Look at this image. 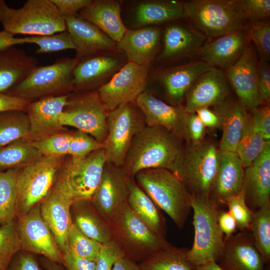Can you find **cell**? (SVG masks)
Segmentation results:
<instances>
[{"label": "cell", "instance_id": "obj_1", "mask_svg": "<svg viewBox=\"0 0 270 270\" xmlns=\"http://www.w3.org/2000/svg\"><path fill=\"white\" fill-rule=\"evenodd\" d=\"M181 140L162 126H146L132 139L122 166L134 178L146 169L172 171L182 148Z\"/></svg>", "mask_w": 270, "mask_h": 270}, {"label": "cell", "instance_id": "obj_2", "mask_svg": "<svg viewBox=\"0 0 270 270\" xmlns=\"http://www.w3.org/2000/svg\"><path fill=\"white\" fill-rule=\"evenodd\" d=\"M134 179L178 228L184 227L192 208L191 198L185 186L176 176L166 168H150L138 172Z\"/></svg>", "mask_w": 270, "mask_h": 270}, {"label": "cell", "instance_id": "obj_3", "mask_svg": "<svg viewBox=\"0 0 270 270\" xmlns=\"http://www.w3.org/2000/svg\"><path fill=\"white\" fill-rule=\"evenodd\" d=\"M218 151L215 144L204 140L182 147L171 172L191 196L210 198L218 170Z\"/></svg>", "mask_w": 270, "mask_h": 270}, {"label": "cell", "instance_id": "obj_4", "mask_svg": "<svg viewBox=\"0 0 270 270\" xmlns=\"http://www.w3.org/2000/svg\"><path fill=\"white\" fill-rule=\"evenodd\" d=\"M0 22L14 35H51L66 30L64 18L51 0H28L14 8L0 0Z\"/></svg>", "mask_w": 270, "mask_h": 270}, {"label": "cell", "instance_id": "obj_5", "mask_svg": "<svg viewBox=\"0 0 270 270\" xmlns=\"http://www.w3.org/2000/svg\"><path fill=\"white\" fill-rule=\"evenodd\" d=\"M190 198L194 236L192 246L186 251L187 260L192 268L210 261L217 262L224 244L218 224L220 206L208 198L190 196Z\"/></svg>", "mask_w": 270, "mask_h": 270}, {"label": "cell", "instance_id": "obj_6", "mask_svg": "<svg viewBox=\"0 0 270 270\" xmlns=\"http://www.w3.org/2000/svg\"><path fill=\"white\" fill-rule=\"evenodd\" d=\"M106 162L103 148L83 158L70 156L64 159L60 166L52 188L72 204L91 199L100 180Z\"/></svg>", "mask_w": 270, "mask_h": 270}, {"label": "cell", "instance_id": "obj_7", "mask_svg": "<svg viewBox=\"0 0 270 270\" xmlns=\"http://www.w3.org/2000/svg\"><path fill=\"white\" fill-rule=\"evenodd\" d=\"M114 242L124 258L143 262L172 246L166 238L150 230L133 212L127 203L111 222Z\"/></svg>", "mask_w": 270, "mask_h": 270}, {"label": "cell", "instance_id": "obj_8", "mask_svg": "<svg viewBox=\"0 0 270 270\" xmlns=\"http://www.w3.org/2000/svg\"><path fill=\"white\" fill-rule=\"evenodd\" d=\"M184 17L204 36L219 37L246 26L235 0H192L184 2Z\"/></svg>", "mask_w": 270, "mask_h": 270}, {"label": "cell", "instance_id": "obj_9", "mask_svg": "<svg viewBox=\"0 0 270 270\" xmlns=\"http://www.w3.org/2000/svg\"><path fill=\"white\" fill-rule=\"evenodd\" d=\"M79 62L76 58H62L52 64L38 66L25 79L6 94L31 101L67 94L74 90L73 72Z\"/></svg>", "mask_w": 270, "mask_h": 270}, {"label": "cell", "instance_id": "obj_10", "mask_svg": "<svg viewBox=\"0 0 270 270\" xmlns=\"http://www.w3.org/2000/svg\"><path fill=\"white\" fill-rule=\"evenodd\" d=\"M65 156H42L20 170L16 218L26 214L48 194Z\"/></svg>", "mask_w": 270, "mask_h": 270}, {"label": "cell", "instance_id": "obj_11", "mask_svg": "<svg viewBox=\"0 0 270 270\" xmlns=\"http://www.w3.org/2000/svg\"><path fill=\"white\" fill-rule=\"evenodd\" d=\"M108 135L103 142L106 162L122 166L134 138L146 126L142 112L135 102L120 105L109 111Z\"/></svg>", "mask_w": 270, "mask_h": 270}, {"label": "cell", "instance_id": "obj_12", "mask_svg": "<svg viewBox=\"0 0 270 270\" xmlns=\"http://www.w3.org/2000/svg\"><path fill=\"white\" fill-rule=\"evenodd\" d=\"M109 111L97 91H84L68 96L60 122L63 127L75 128L103 144L108 132L106 118Z\"/></svg>", "mask_w": 270, "mask_h": 270}, {"label": "cell", "instance_id": "obj_13", "mask_svg": "<svg viewBox=\"0 0 270 270\" xmlns=\"http://www.w3.org/2000/svg\"><path fill=\"white\" fill-rule=\"evenodd\" d=\"M132 178L122 166L106 162L91 200L99 214L110 224L128 203Z\"/></svg>", "mask_w": 270, "mask_h": 270}, {"label": "cell", "instance_id": "obj_14", "mask_svg": "<svg viewBox=\"0 0 270 270\" xmlns=\"http://www.w3.org/2000/svg\"><path fill=\"white\" fill-rule=\"evenodd\" d=\"M150 65H139L128 62L107 83L96 90L110 111L120 105L135 102L147 84Z\"/></svg>", "mask_w": 270, "mask_h": 270}, {"label": "cell", "instance_id": "obj_15", "mask_svg": "<svg viewBox=\"0 0 270 270\" xmlns=\"http://www.w3.org/2000/svg\"><path fill=\"white\" fill-rule=\"evenodd\" d=\"M16 218L21 250L40 254L61 264L62 254L42 216L40 203Z\"/></svg>", "mask_w": 270, "mask_h": 270}, {"label": "cell", "instance_id": "obj_16", "mask_svg": "<svg viewBox=\"0 0 270 270\" xmlns=\"http://www.w3.org/2000/svg\"><path fill=\"white\" fill-rule=\"evenodd\" d=\"M257 64L255 52L249 44L239 60L226 68L227 80L246 110H252L263 102L258 88Z\"/></svg>", "mask_w": 270, "mask_h": 270}, {"label": "cell", "instance_id": "obj_17", "mask_svg": "<svg viewBox=\"0 0 270 270\" xmlns=\"http://www.w3.org/2000/svg\"><path fill=\"white\" fill-rule=\"evenodd\" d=\"M135 102L144 114L147 126L164 128L180 140H187L188 113L180 106L169 105L144 91Z\"/></svg>", "mask_w": 270, "mask_h": 270}, {"label": "cell", "instance_id": "obj_18", "mask_svg": "<svg viewBox=\"0 0 270 270\" xmlns=\"http://www.w3.org/2000/svg\"><path fill=\"white\" fill-rule=\"evenodd\" d=\"M224 72L212 68L198 76L186 93L184 108L188 114L202 108L216 106L226 99L230 88Z\"/></svg>", "mask_w": 270, "mask_h": 270}, {"label": "cell", "instance_id": "obj_19", "mask_svg": "<svg viewBox=\"0 0 270 270\" xmlns=\"http://www.w3.org/2000/svg\"><path fill=\"white\" fill-rule=\"evenodd\" d=\"M68 96L45 97L29 104L26 109L30 124L27 140L32 142L62 131L60 118Z\"/></svg>", "mask_w": 270, "mask_h": 270}, {"label": "cell", "instance_id": "obj_20", "mask_svg": "<svg viewBox=\"0 0 270 270\" xmlns=\"http://www.w3.org/2000/svg\"><path fill=\"white\" fill-rule=\"evenodd\" d=\"M242 190L252 212L270 203V140L260 155L244 170Z\"/></svg>", "mask_w": 270, "mask_h": 270}, {"label": "cell", "instance_id": "obj_21", "mask_svg": "<svg viewBox=\"0 0 270 270\" xmlns=\"http://www.w3.org/2000/svg\"><path fill=\"white\" fill-rule=\"evenodd\" d=\"M64 18L66 30L75 46L76 58L80 60L101 50L120 51L116 42L90 22L80 16Z\"/></svg>", "mask_w": 270, "mask_h": 270}, {"label": "cell", "instance_id": "obj_22", "mask_svg": "<svg viewBox=\"0 0 270 270\" xmlns=\"http://www.w3.org/2000/svg\"><path fill=\"white\" fill-rule=\"evenodd\" d=\"M217 263L225 270H265L266 265L248 230L224 239L223 252Z\"/></svg>", "mask_w": 270, "mask_h": 270}, {"label": "cell", "instance_id": "obj_23", "mask_svg": "<svg viewBox=\"0 0 270 270\" xmlns=\"http://www.w3.org/2000/svg\"><path fill=\"white\" fill-rule=\"evenodd\" d=\"M236 152L219 150L218 168L210 198L217 204L224 205L226 200L242 189L244 170Z\"/></svg>", "mask_w": 270, "mask_h": 270}, {"label": "cell", "instance_id": "obj_24", "mask_svg": "<svg viewBox=\"0 0 270 270\" xmlns=\"http://www.w3.org/2000/svg\"><path fill=\"white\" fill-rule=\"evenodd\" d=\"M245 30H240L218 37L204 43L198 52L201 60L212 67L226 68L235 64L250 44Z\"/></svg>", "mask_w": 270, "mask_h": 270}, {"label": "cell", "instance_id": "obj_25", "mask_svg": "<svg viewBox=\"0 0 270 270\" xmlns=\"http://www.w3.org/2000/svg\"><path fill=\"white\" fill-rule=\"evenodd\" d=\"M72 203L53 189L40 202L42 216L51 231L62 253L67 248V237L72 224Z\"/></svg>", "mask_w": 270, "mask_h": 270}, {"label": "cell", "instance_id": "obj_26", "mask_svg": "<svg viewBox=\"0 0 270 270\" xmlns=\"http://www.w3.org/2000/svg\"><path fill=\"white\" fill-rule=\"evenodd\" d=\"M160 35V30L154 26L128 30L117 46L126 53L129 62L150 65L157 53Z\"/></svg>", "mask_w": 270, "mask_h": 270}, {"label": "cell", "instance_id": "obj_27", "mask_svg": "<svg viewBox=\"0 0 270 270\" xmlns=\"http://www.w3.org/2000/svg\"><path fill=\"white\" fill-rule=\"evenodd\" d=\"M70 212L72 224L82 234L102 244L114 242L111 224L101 216L91 199L73 202Z\"/></svg>", "mask_w": 270, "mask_h": 270}, {"label": "cell", "instance_id": "obj_28", "mask_svg": "<svg viewBox=\"0 0 270 270\" xmlns=\"http://www.w3.org/2000/svg\"><path fill=\"white\" fill-rule=\"evenodd\" d=\"M115 56L94 54L80 60L73 72L74 90L86 91L99 86L120 67Z\"/></svg>", "mask_w": 270, "mask_h": 270}, {"label": "cell", "instance_id": "obj_29", "mask_svg": "<svg viewBox=\"0 0 270 270\" xmlns=\"http://www.w3.org/2000/svg\"><path fill=\"white\" fill-rule=\"evenodd\" d=\"M120 10L118 1L95 0L80 10V16L94 24L117 43L128 30L122 20Z\"/></svg>", "mask_w": 270, "mask_h": 270}, {"label": "cell", "instance_id": "obj_30", "mask_svg": "<svg viewBox=\"0 0 270 270\" xmlns=\"http://www.w3.org/2000/svg\"><path fill=\"white\" fill-rule=\"evenodd\" d=\"M38 64L36 58L14 46L0 50V94L6 93L22 82Z\"/></svg>", "mask_w": 270, "mask_h": 270}, {"label": "cell", "instance_id": "obj_31", "mask_svg": "<svg viewBox=\"0 0 270 270\" xmlns=\"http://www.w3.org/2000/svg\"><path fill=\"white\" fill-rule=\"evenodd\" d=\"M212 68L200 60L164 72L160 77V80L172 105H180L196 78Z\"/></svg>", "mask_w": 270, "mask_h": 270}, {"label": "cell", "instance_id": "obj_32", "mask_svg": "<svg viewBox=\"0 0 270 270\" xmlns=\"http://www.w3.org/2000/svg\"><path fill=\"white\" fill-rule=\"evenodd\" d=\"M214 106L221 118L222 128L219 150L236 152L248 120L246 110L238 100L232 101L226 99Z\"/></svg>", "mask_w": 270, "mask_h": 270}, {"label": "cell", "instance_id": "obj_33", "mask_svg": "<svg viewBox=\"0 0 270 270\" xmlns=\"http://www.w3.org/2000/svg\"><path fill=\"white\" fill-rule=\"evenodd\" d=\"M205 36L199 32L180 25L168 26L164 35L163 60L192 56L204 44Z\"/></svg>", "mask_w": 270, "mask_h": 270}, {"label": "cell", "instance_id": "obj_34", "mask_svg": "<svg viewBox=\"0 0 270 270\" xmlns=\"http://www.w3.org/2000/svg\"><path fill=\"white\" fill-rule=\"evenodd\" d=\"M128 203L136 215L153 232L166 238L167 227L160 208L138 186L134 178L130 185Z\"/></svg>", "mask_w": 270, "mask_h": 270}, {"label": "cell", "instance_id": "obj_35", "mask_svg": "<svg viewBox=\"0 0 270 270\" xmlns=\"http://www.w3.org/2000/svg\"><path fill=\"white\" fill-rule=\"evenodd\" d=\"M184 3L172 0L142 2L136 8V23L138 26H144L184 17Z\"/></svg>", "mask_w": 270, "mask_h": 270}, {"label": "cell", "instance_id": "obj_36", "mask_svg": "<svg viewBox=\"0 0 270 270\" xmlns=\"http://www.w3.org/2000/svg\"><path fill=\"white\" fill-rule=\"evenodd\" d=\"M42 156L26 139L0 146V172L22 168Z\"/></svg>", "mask_w": 270, "mask_h": 270}, {"label": "cell", "instance_id": "obj_37", "mask_svg": "<svg viewBox=\"0 0 270 270\" xmlns=\"http://www.w3.org/2000/svg\"><path fill=\"white\" fill-rule=\"evenodd\" d=\"M20 169L0 172V226L16 218L17 178Z\"/></svg>", "mask_w": 270, "mask_h": 270}, {"label": "cell", "instance_id": "obj_38", "mask_svg": "<svg viewBox=\"0 0 270 270\" xmlns=\"http://www.w3.org/2000/svg\"><path fill=\"white\" fill-rule=\"evenodd\" d=\"M185 248L170 246L138 264L141 270H193Z\"/></svg>", "mask_w": 270, "mask_h": 270}, {"label": "cell", "instance_id": "obj_39", "mask_svg": "<svg viewBox=\"0 0 270 270\" xmlns=\"http://www.w3.org/2000/svg\"><path fill=\"white\" fill-rule=\"evenodd\" d=\"M266 265L270 263V203L253 212L249 230Z\"/></svg>", "mask_w": 270, "mask_h": 270}, {"label": "cell", "instance_id": "obj_40", "mask_svg": "<svg viewBox=\"0 0 270 270\" xmlns=\"http://www.w3.org/2000/svg\"><path fill=\"white\" fill-rule=\"evenodd\" d=\"M29 130V120L25 112L12 110L0 113V146L26 139Z\"/></svg>", "mask_w": 270, "mask_h": 270}, {"label": "cell", "instance_id": "obj_41", "mask_svg": "<svg viewBox=\"0 0 270 270\" xmlns=\"http://www.w3.org/2000/svg\"><path fill=\"white\" fill-rule=\"evenodd\" d=\"M267 141L249 117L236 150L244 168L249 166L260 155Z\"/></svg>", "mask_w": 270, "mask_h": 270}, {"label": "cell", "instance_id": "obj_42", "mask_svg": "<svg viewBox=\"0 0 270 270\" xmlns=\"http://www.w3.org/2000/svg\"><path fill=\"white\" fill-rule=\"evenodd\" d=\"M102 245L72 225L67 237V248L75 254L96 262Z\"/></svg>", "mask_w": 270, "mask_h": 270}, {"label": "cell", "instance_id": "obj_43", "mask_svg": "<svg viewBox=\"0 0 270 270\" xmlns=\"http://www.w3.org/2000/svg\"><path fill=\"white\" fill-rule=\"evenodd\" d=\"M20 250L15 219L0 226V269L6 270L12 258Z\"/></svg>", "mask_w": 270, "mask_h": 270}, {"label": "cell", "instance_id": "obj_44", "mask_svg": "<svg viewBox=\"0 0 270 270\" xmlns=\"http://www.w3.org/2000/svg\"><path fill=\"white\" fill-rule=\"evenodd\" d=\"M24 42L34 44L38 46L37 54L58 52L68 49H74L70 33L66 30L51 35L32 36L23 38Z\"/></svg>", "mask_w": 270, "mask_h": 270}, {"label": "cell", "instance_id": "obj_45", "mask_svg": "<svg viewBox=\"0 0 270 270\" xmlns=\"http://www.w3.org/2000/svg\"><path fill=\"white\" fill-rule=\"evenodd\" d=\"M71 133L59 132L30 142L42 156H63L68 154Z\"/></svg>", "mask_w": 270, "mask_h": 270}, {"label": "cell", "instance_id": "obj_46", "mask_svg": "<svg viewBox=\"0 0 270 270\" xmlns=\"http://www.w3.org/2000/svg\"><path fill=\"white\" fill-rule=\"evenodd\" d=\"M246 32L254 43L260 60H270V23L267 20L252 22Z\"/></svg>", "mask_w": 270, "mask_h": 270}, {"label": "cell", "instance_id": "obj_47", "mask_svg": "<svg viewBox=\"0 0 270 270\" xmlns=\"http://www.w3.org/2000/svg\"><path fill=\"white\" fill-rule=\"evenodd\" d=\"M104 144L90 134L80 130L71 133L68 154L74 158H83L93 152L102 149Z\"/></svg>", "mask_w": 270, "mask_h": 270}, {"label": "cell", "instance_id": "obj_48", "mask_svg": "<svg viewBox=\"0 0 270 270\" xmlns=\"http://www.w3.org/2000/svg\"><path fill=\"white\" fill-rule=\"evenodd\" d=\"M224 205L235 220L237 228L240 231L249 230L253 212L246 204L244 196L242 191L238 194L228 198Z\"/></svg>", "mask_w": 270, "mask_h": 270}, {"label": "cell", "instance_id": "obj_49", "mask_svg": "<svg viewBox=\"0 0 270 270\" xmlns=\"http://www.w3.org/2000/svg\"><path fill=\"white\" fill-rule=\"evenodd\" d=\"M235 3L246 20L262 22L270 18V0H235Z\"/></svg>", "mask_w": 270, "mask_h": 270}, {"label": "cell", "instance_id": "obj_50", "mask_svg": "<svg viewBox=\"0 0 270 270\" xmlns=\"http://www.w3.org/2000/svg\"><path fill=\"white\" fill-rule=\"evenodd\" d=\"M122 258L123 252L114 242L103 244L96 262V270H112L115 262Z\"/></svg>", "mask_w": 270, "mask_h": 270}, {"label": "cell", "instance_id": "obj_51", "mask_svg": "<svg viewBox=\"0 0 270 270\" xmlns=\"http://www.w3.org/2000/svg\"><path fill=\"white\" fill-rule=\"evenodd\" d=\"M258 107L252 110V114L249 115L250 118L264 139L266 140H270V105L267 104L262 107Z\"/></svg>", "mask_w": 270, "mask_h": 270}, {"label": "cell", "instance_id": "obj_52", "mask_svg": "<svg viewBox=\"0 0 270 270\" xmlns=\"http://www.w3.org/2000/svg\"><path fill=\"white\" fill-rule=\"evenodd\" d=\"M6 270H43L34 254L23 250L12 258Z\"/></svg>", "mask_w": 270, "mask_h": 270}, {"label": "cell", "instance_id": "obj_53", "mask_svg": "<svg viewBox=\"0 0 270 270\" xmlns=\"http://www.w3.org/2000/svg\"><path fill=\"white\" fill-rule=\"evenodd\" d=\"M65 270H96V262L80 257L68 248L62 254V262Z\"/></svg>", "mask_w": 270, "mask_h": 270}, {"label": "cell", "instance_id": "obj_54", "mask_svg": "<svg viewBox=\"0 0 270 270\" xmlns=\"http://www.w3.org/2000/svg\"><path fill=\"white\" fill-rule=\"evenodd\" d=\"M258 84L262 102L270 100V66L268 62L260 60L257 64Z\"/></svg>", "mask_w": 270, "mask_h": 270}, {"label": "cell", "instance_id": "obj_55", "mask_svg": "<svg viewBox=\"0 0 270 270\" xmlns=\"http://www.w3.org/2000/svg\"><path fill=\"white\" fill-rule=\"evenodd\" d=\"M206 128L195 112L188 114L186 130L188 143L196 144L202 142L205 135Z\"/></svg>", "mask_w": 270, "mask_h": 270}, {"label": "cell", "instance_id": "obj_56", "mask_svg": "<svg viewBox=\"0 0 270 270\" xmlns=\"http://www.w3.org/2000/svg\"><path fill=\"white\" fill-rule=\"evenodd\" d=\"M30 100L8 94H0V113L12 110H26Z\"/></svg>", "mask_w": 270, "mask_h": 270}, {"label": "cell", "instance_id": "obj_57", "mask_svg": "<svg viewBox=\"0 0 270 270\" xmlns=\"http://www.w3.org/2000/svg\"><path fill=\"white\" fill-rule=\"evenodd\" d=\"M64 16L76 15L77 12L89 5L92 0H51Z\"/></svg>", "mask_w": 270, "mask_h": 270}, {"label": "cell", "instance_id": "obj_58", "mask_svg": "<svg viewBox=\"0 0 270 270\" xmlns=\"http://www.w3.org/2000/svg\"><path fill=\"white\" fill-rule=\"evenodd\" d=\"M218 224L220 230L224 235V239L234 235L238 228L235 220L228 210H221L218 216Z\"/></svg>", "mask_w": 270, "mask_h": 270}, {"label": "cell", "instance_id": "obj_59", "mask_svg": "<svg viewBox=\"0 0 270 270\" xmlns=\"http://www.w3.org/2000/svg\"><path fill=\"white\" fill-rule=\"evenodd\" d=\"M195 113L206 127L216 128L221 126V118L216 110H212L208 108H202L198 110Z\"/></svg>", "mask_w": 270, "mask_h": 270}, {"label": "cell", "instance_id": "obj_60", "mask_svg": "<svg viewBox=\"0 0 270 270\" xmlns=\"http://www.w3.org/2000/svg\"><path fill=\"white\" fill-rule=\"evenodd\" d=\"M14 35L4 30L0 32V50L22 44V38H16Z\"/></svg>", "mask_w": 270, "mask_h": 270}, {"label": "cell", "instance_id": "obj_61", "mask_svg": "<svg viewBox=\"0 0 270 270\" xmlns=\"http://www.w3.org/2000/svg\"><path fill=\"white\" fill-rule=\"evenodd\" d=\"M112 270H141L137 262L122 258L116 260L114 264Z\"/></svg>", "mask_w": 270, "mask_h": 270}, {"label": "cell", "instance_id": "obj_62", "mask_svg": "<svg viewBox=\"0 0 270 270\" xmlns=\"http://www.w3.org/2000/svg\"><path fill=\"white\" fill-rule=\"evenodd\" d=\"M41 266L46 270H65L62 264L44 256L39 260Z\"/></svg>", "mask_w": 270, "mask_h": 270}, {"label": "cell", "instance_id": "obj_63", "mask_svg": "<svg viewBox=\"0 0 270 270\" xmlns=\"http://www.w3.org/2000/svg\"><path fill=\"white\" fill-rule=\"evenodd\" d=\"M193 270H225L214 261H210L203 264L192 268Z\"/></svg>", "mask_w": 270, "mask_h": 270}, {"label": "cell", "instance_id": "obj_64", "mask_svg": "<svg viewBox=\"0 0 270 270\" xmlns=\"http://www.w3.org/2000/svg\"><path fill=\"white\" fill-rule=\"evenodd\" d=\"M0 270H2L0 269Z\"/></svg>", "mask_w": 270, "mask_h": 270}]
</instances>
